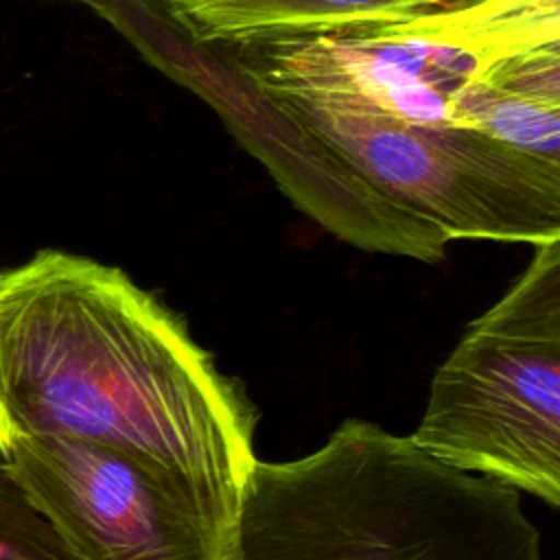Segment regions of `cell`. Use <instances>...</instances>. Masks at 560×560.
I'll return each instance as SVG.
<instances>
[{
  "label": "cell",
  "mask_w": 560,
  "mask_h": 560,
  "mask_svg": "<svg viewBox=\"0 0 560 560\" xmlns=\"http://www.w3.org/2000/svg\"><path fill=\"white\" fill-rule=\"evenodd\" d=\"M256 422L243 385L122 269L39 249L0 271V444L22 435L94 442L238 512Z\"/></svg>",
  "instance_id": "1"
},
{
  "label": "cell",
  "mask_w": 560,
  "mask_h": 560,
  "mask_svg": "<svg viewBox=\"0 0 560 560\" xmlns=\"http://www.w3.org/2000/svg\"><path fill=\"white\" fill-rule=\"evenodd\" d=\"M225 560H542V547L516 488L350 418L300 459H256Z\"/></svg>",
  "instance_id": "2"
},
{
  "label": "cell",
  "mask_w": 560,
  "mask_h": 560,
  "mask_svg": "<svg viewBox=\"0 0 560 560\" xmlns=\"http://www.w3.org/2000/svg\"><path fill=\"white\" fill-rule=\"evenodd\" d=\"M438 368L409 440L431 457L560 505V238Z\"/></svg>",
  "instance_id": "3"
},
{
  "label": "cell",
  "mask_w": 560,
  "mask_h": 560,
  "mask_svg": "<svg viewBox=\"0 0 560 560\" xmlns=\"http://www.w3.org/2000/svg\"><path fill=\"white\" fill-rule=\"evenodd\" d=\"M448 0H168L188 35L210 46L407 18Z\"/></svg>",
  "instance_id": "7"
},
{
  "label": "cell",
  "mask_w": 560,
  "mask_h": 560,
  "mask_svg": "<svg viewBox=\"0 0 560 560\" xmlns=\"http://www.w3.org/2000/svg\"><path fill=\"white\" fill-rule=\"evenodd\" d=\"M70 2H81V4H88V7H92L98 15H107L112 9H116L118 4H122V2H127V0H70Z\"/></svg>",
  "instance_id": "10"
},
{
  "label": "cell",
  "mask_w": 560,
  "mask_h": 560,
  "mask_svg": "<svg viewBox=\"0 0 560 560\" xmlns=\"http://www.w3.org/2000/svg\"><path fill=\"white\" fill-rule=\"evenodd\" d=\"M0 560H74L0 457Z\"/></svg>",
  "instance_id": "9"
},
{
  "label": "cell",
  "mask_w": 560,
  "mask_h": 560,
  "mask_svg": "<svg viewBox=\"0 0 560 560\" xmlns=\"http://www.w3.org/2000/svg\"><path fill=\"white\" fill-rule=\"evenodd\" d=\"M560 42V0H448L407 18L223 46L271 94H313L448 125L451 98L518 52Z\"/></svg>",
  "instance_id": "5"
},
{
  "label": "cell",
  "mask_w": 560,
  "mask_h": 560,
  "mask_svg": "<svg viewBox=\"0 0 560 560\" xmlns=\"http://www.w3.org/2000/svg\"><path fill=\"white\" fill-rule=\"evenodd\" d=\"M446 122L560 164V105L499 88L486 77L472 79L451 98Z\"/></svg>",
  "instance_id": "8"
},
{
  "label": "cell",
  "mask_w": 560,
  "mask_h": 560,
  "mask_svg": "<svg viewBox=\"0 0 560 560\" xmlns=\"http://www.w3.org/2000/svg\"><path fill=\"white\" fill-rule=\"evenodd\" d=\"M271 96L424 241L435 262L462 238H560V164L464 127L407 122L328 96Z\"/></svg>",
  "instance_id": "4"
},
{
  "label": "cell",
  "mask_w": 560,
  "mask_h": 560,
  "mask_svg": "<svg viewBox=\"0 0 560 560\" xmlns=\"http://www.w3.org/2000/svg\"><path fill=\"white\" fill-rule=\"evenodd\" d=\"M0 457L74 560H225L236 510L171 470L68 435Z\"/></svg>",
  "instance_id": "6"
}]
</instances>
